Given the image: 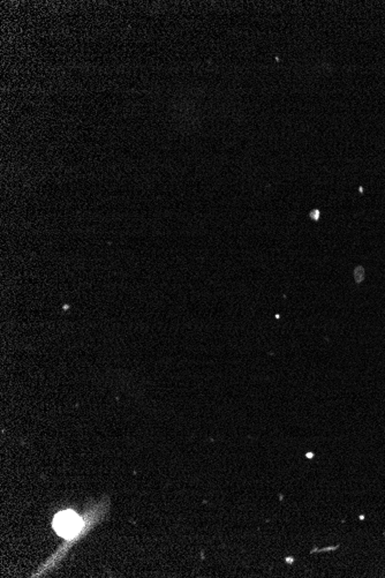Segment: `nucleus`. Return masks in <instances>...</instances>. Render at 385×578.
Listing matches in <instances>:
<instances>
[{
	"label": "nucleus",
	"instance_id": "1",
	"mask_svg": "<svg viewBox=\"0 0 385 578\" xmlns=\"http://www.w3.org/2000/svg\"><path fill=\"white\" fill-rule=\"evenodd\" d=\"M54 528L63 538H74L82 528V520L73 511H60L54 517Z\"/></svg>",
	"mask_w": 385,
	"mask_h": 578
},
{
	"label": "nucleus",
	"instance_id": "2",
	"mask_svg": "<svg viewBox=\"0 0 385 578\" xmlns=\"http://www.w3.org/2000/svg\"><path fill=\"white\" fill-rule=\"evenodd\" d=\"M321 217V211H318V209H314V211H311V220H314V221H318Z\"/></svg>",
	"mask_w": 385,
	"mask_h": 578
},
{
	"label": "nucleus",
	"instance_id": "3",
	"mask_svg": "<svg viewBox=\"0 0 385 578\" xmlns=\"http://www.w3.org/2000/svg\"><path fill=\"white\" fill-rule=\"evenodd\" d=\"M286 562H289V564H293V562H294V559H292V557H287V559H286Z\"/></svg>",
	"mask_w": 385,
	"mask_h": 578
},
{
	"label": "nucleus",
	"instance_id": "4",
	"mask_svg": "<svg viewBox=\"0 0 385 578\" xmlns=\"http://www.w3.org/2000/svg\"><path fill=\"white\" fill-rule=\"evenodd\" d=\"M306 456H307V458H313V457H314V453H307Z\"/></svg>",
	"mask_w": 385,
	"mask_h": 578
}]
</instances>
